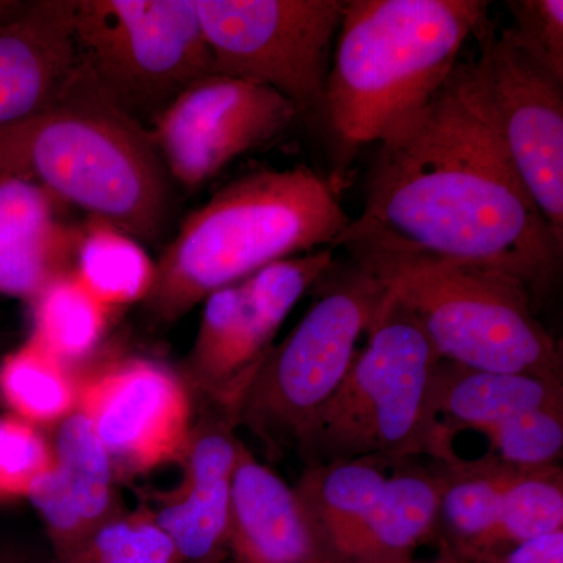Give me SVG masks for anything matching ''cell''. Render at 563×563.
Listing matches in <instances>:
<instances>
[{
  "instance_id": "1",
  "label": "cell",
  "mask_w": 563,
  "mask_h": 563,
  "mask_svg": "<svg viewBox=\"0 0 563 563\" xmlns=\"http://www.w3.org/2000/svg\"><path fill=\"white\" fill-rule=\"evenodd\" d=\"M498 269L536 302L554 287L563 243L518 176L479 62L459 63L412 121L379 143L365 206L336 240Z\"/></svg>"
},
{
  "instance_id": "2",
  "label": "cell",
  "mask_w": 563,
  "mask_h": 563,
  "mask_svg": "<svg viewBox=\"0 0 563 563\" xmlns=\"http://www.w3.org/2000/svg\"><path fill=\"white\" fill-rule=\"evenodd\" d=\"M0 173L140 243L157 242L172 221L176 185L150 128L111 101L80 60L46 109L0 132Z\"/></svg>"
},
{
  "instance_id": "3",
  "label": "cell",
  "mask_w": 563,
  "mask_h": 563,
  "mask_svg": "<svg viewBox=\"0 0 563 563\" xmlns=\"http://www.w3.org/2000/svg\"><path fill=\"white\" fill-rule=\"evenodd\" d=\"M350 222L332 185L306 166L244 174L181 221L155 262L144 310L155 324H174L274 262L335 250Z\"/></svg>"
},
{
  "instance_id": "4",
  "label": "cell",
  "mask_w": 563,
  "mask_h": 563,
  "mask_svg": "<svg viewBox=\"0 0 563 563\" xmlns=\"http://www.w3.org/2000/svg\"><path fill=\"white\" fill-rule=\"evenodd\" d=\"M490 27L481 0H346L322 110L333 136L350 150L390 139Z\"/></svg>"
},
{
  "instance_id": "5",
  "label": "cell",
  "mask_w": 563,
  "mask_h": 563,
  "mask_svg": "<svg viewBox=\"0 0 563 563\" xmlns=\"http://www.w3.org/2000/svg\"><path fill=\"white\" fill-rule=\"evenodd\" d=\"M368 342L303 433L295 454L306 466L373 459L395 465L428 455L457 457L437 412L442 358L420 321L385 290Z\"/></svg>"
},
{
  "instance_id": "6",
  "label": "cell",
  "mask_w": 563,
  "mask_h": 563,
  "mask_svg": "<svg viewBox=\"0 0 563 563\" xmlns=\"http://www.w3.org/2000/svg\"><path fill=\"white\" fill-rule=\"evenodd\" d=\"M340 247L412 312L442 361L563 383L561 347L537 320L523 282L473 263L368 243Z\"/></svg>"
},
{
  "instance_id": "7",
  "label": "cell",
  "mask_w": 563,
  "mask_h": 563,
  "mask_svg": "<svg viewBox=\"0 0 563 563\" xmlns=\"http://www.w3.org/2000/svg\"><path fill=\"white\" fill-rule=\"evenodd\" d=\"M321 284V295L290 335L272 347L236 407V424L273 461L295 453L339 390L385 295L384 285L352 262L346 268L335 263Z\"/></svg>"
},
{
  "instance_id": "8",
  "label": "cell",
  "mask_w": 563,
  "mask_h": 563,
  "mask_svg": "<svg viewBox=\"0 0 563 563\" xmlns=\"http://www.w3.org/2000/svg\"><path fill=\"white\" fill-rule=\"evenodd\" d=\"M74 40L111 101L147 128L214 74L196 0H74Z\"/></svg>"
},
{
  "instance_id": "9",
  "label": "cell",
  "mask_w": 563,
  "mask_h": 563,
  "mask_svg": "<svg viewBox=\"0 0 563 563\" xmlns=\"http://www.w3.org/2000/svg\"><path fill=\"white\" fill-rule=\"evenodd\" d=\"M346 0H196L214 74L279 92L299 117L324 110Z\"/></svg>"
},
{
  "instance_id": "10",
  "label": "cell",
  "mask_w": 563,
  "mask_h": 563,
  "mask_svg": "<svg viewBox=\"0 0 563 563\" xmlns=\"http://www.w3.org/2000/svg\"><path fill=\"white\" fill-rule=\"evenodd\" d=\"M333 266V247H324L274 262L211 292L202 302L198 333L181 366L190 391L235 413L282 324Z\"/></svg>"
},
{
  "instance_id": "11",
  "label": "cell",
  "mask_w": 563,
  "mask_h": 563,
  "mask_svg": "<svg viewBox=\"0 0 563 563\" xmlns=\"http://www.w3.org/2000/svg\"><path fill=\"white\" fill-rule=\"evenodd\" d=\"M298 118L296 107L272 88L211 74L174 99L150 131L174 185L196 190Z\"/></svg>"
},
{
  "instance_id": "12",
  "label": "cell",
  "mask_w": 563,
  "mask_h": 563,
  "mask_svg": "<svg viewBox=\"0 0 563 563\" xmlns=\"http://www.w3.org/2000/svg\"><path fill=\"white\" fill-rule=\"evenodd\" d=\"M77 409L98 433L118 479L180 463L195 426L180 374L147 358L109 363L80 377Z\"/></svg>"
},
{
  "instance_id": "13",
  "label": "cell",
  "mask_w": 563,
  "mask_h": 563,
  "mask_svg": "<svg viewBox=\"0 0 563 563\" xmlns=\"http://www.w3.org/2000/svg\"><path fill=\"white\" fill-rule=\"evenodd\" d=\"M485 85L507 154L563 243V84L520 49L509 31L479 38Z\"/></svg>"
},
{
  "instance_id": "14",
  "label": "cell",
  "mask_w": 563,
  "mask_h": 563,
  "mask_svg": "<svg viewBox=\"0 0 563 563\" xmlns=\"http://www.w3.org/2000/svg\"><path fill=\"white\" fill-rule=\"evenodd\" d=\"M207 406V413L192 426L180 461L179 487L158 493L155 506H147L184 563L207 561L228 551L233 472L242 442L235 435V413Z\"/></svg>"
},
{
  "instance_id": "15",
  "label": "cell",
  "mask_w": 563,
  "mask_h": 563,
  "mask_svg": "<svg viewBox=\"0 0 563 563\" xmlns=\"http://www.w3.org/2000/svg\"><path fill=\"white\" fill-rule=\"evenodd\" d=\"M55 428L54 465L27 499L60 559L122 510L117 473L90 420L77 409Z\"/></svg>"
},
{
  "instance_id": "16",
  "label": "cell",
  "mask_w": 563,
  "mask_h": 563,
  "mask_svg": "<svg viewBox=\"0 0 563 563\" xmlns=\"http://www.w3.org/2000/svg\"><path fill=\"white\" fill-rule=\"evenodd\" d=\"M79 66L74 0H33L0 21V132L38 114Z\"/></svg>"
},
{
  "instance_id": "17",
  "label": "cell",
  "mask_w": 563,
  "mask_h": 563,
  "mask_svg": "<svg viewBox=\"0 0 563 563\" xmlns=\"http://www.w3.org/2000/svg\"><path fill=\"white\" fill-rule=\"evenodd\" d=\"M80 229L38 185L0 173V296L31 303L73 273Z\"/></svg>"
},
{
  "instance_id": "18",
  "label": "cell",
  "mask_w": 563,
  "mask_h": 563,
  "mask_svg": "<svg viewBox=\"0 0 563 563\" xmlns=\"http://www.w3.org/2000/svg\"><path fill=\"white\" fill-rule=\"evenodd\" d=\"M232 563H324L292 487L240 443L228 542Z\"/></svg>"
},
{
  "instance_id": "19",
  "label": "cell",
  "mask_w": 563,
  "mask_h": 563,
  "mask_svg": "<svg viewBox=\"0 0 563 563\" xmlns=\"http://www.w3.org/2000/svg\"><path fill=\"white\" fill-rule=\"evenodd\" d=\"M379 501L331 563L393 562L412 558L439 523L442 479L413 461L396 463Z\"/></svg>"
},
{
  "instance_id": "20",
  "label": "cell",
  "mask_w": 563,
  "mask_h": 563,
  "mask_svg": "<svg viewBox=\"0 0 563 563\" xmlns=\"http://www.w3.org/2000/svg\"><path fill=\"white\" fill-rule=\"evenodd\" d=\"M563 406V383L531 374L477 372L442 361L437 412L451 439L462 429L498 424L531 410Z\"/></svg>"
},
{
  "instance_id": "21",
  "label": "cell",
  "mask_w": 563,
  "mask_h": 563,
  "mask_svg": "<svg viewBox=\"0 0 563 563\" xmlns=\"http://www.w3.org/2000/svg\"><path fill=\"white\" fill-rule=\"evenodd\" d=\"M388 463L358 459L306 466L292 487L324 562L339 558L387 484Z\"/></svg>"
},
{
  "instance_id": "22",
  "label": "cell",
  "mask_w": 563,
  "mask_h": 563,
  "mask_svg": "<svg viewBox=\"0 0 563 563\" xmlns=\"http://www.w3.org/2000/svg\"><path fill=\"white\" fill-rule=\"evenodd\" d=\"M435 468L442 479L437 528L446 532L443 542L476 561H487L496 553L503 496L517 468L490 454L476 461L457 455L435 462Z\"/></svg>"
},
{
  "instance_id": "23",
  "label": "cell",
  "mask_w": 563,
  "mask_h": 563,
  "mask_svg": "<svg viewBox=\"0 0 563 563\" xmlns=\"http://www.w3.org/2000/svg\"><path fill=\"white\" fill-rule=\"evenodd\" d=\"M73 273L103 306L114 310L146 299L155 262L132 236L90 220L81 225Z\"/></svg>"
},
{
  "instance_id": "24",
  "label": "cell",
  "mask_w": 563,
  "mask_h": 563,
  "mask_svg": "<svg viewBox=\"0 0 563 563\" xmlns=\"http://www.w3.org/2000/svg\"><path fill=\"white\" fill-rule=\"evenodd\" d=\"M80 377L27 339L0 362V399L10 413L41 428L57 426L79 406Z\"/></svg>"
},
{
  "instance_id": "25",
  "label": "cell",
  "mask_w": 563,
  "mask_h": 563,
  "mask_svg": "<svg viewBox=\"0 0 563 563\" xmlns=\"http://www.w3.org/2000/svg\"><path fill=\"white\" fill-rule=\"evenodd\" d=\"M31 306L32 339L70 369L95 354L113 312L92 296L74 273L52 282Z\"/></svg>"
},
{
  "instance_id": "26",
  "label": "cell",
  "mask_w": 563,
  "mask_h": 563,
  "mask_svg": "<svg viewBox=\"0 0 563 563\" xmlns=\"http://www.w3.org/2000/svg\"><path fill=\"white\" fill-rule=\"evenodd\" d=\"M558 531H563L562 466L515 470L503 496L495 555Z\"/></svg>"
},
{
  "instance_id": "27",
  "label": "cell",
  "mask_w": 563,
  "mask_h": 563,
  "mask_svg": "<svg viewBox=\"0 0 563 563\" xmlns=\"http://www.w3.org/2000/svg\"><path fill=\"white\" fill-rule=\"evenodd\" d=\"M55 563H184L150 507L120 512Z\"/></svg>"
},
{
  "instance_id": "28",
  "label": "cell",
  "mask_w": 563,
  "mask_h": 563,
  "mask_svg": "<svg viewBox=\"0 0 563 563\" xmlns=\"http://www.w3.org/2000/svg\"><path fill=\"white\" fill-rule=\"evenodd\" d=\"M479 432L490 444L488 454L506 465L518 470L550 468L562 459L563 406L517 415Z\"/></svg>"
},
{
  "instance_id": "29",
  "label": "cell",
  "mask_w": 563,
  "mask_h": 563,
  "mask_svg": "<svg viewBox=\"0 0 563 563\" xmlns=\"http://www.w3.org/2000/svg\"><path fill=\"white\" fill-rule=\"evenodd\" d=\"M52 465V444L40 428L11 413L0 417V503L27 499Z\"/></svg>"
},
{
  "instance_id": "30",
  "label": "cell",
  "mask_w": 563,
  "mask_h": 563,
  "mask_svg": "<svg viewBox=\"0 0 563 563\" xmlns=\"http://www.w3.org/2000/svg\"><path fill=\"white\" fill-rule=\"evenodd\" d=\"M507 9L514 18L507 31L515 43L563 84L562 0H509Z\"/></svg>"
},
{
  "instance_id": "31",
  "label": "cell",
  "mask_w": 563,
  "mask_h": 563,
  "mask_svg": "<svg viewBox=\"0 0 563 563\" xmlns=\"http://www.w3.org/2000/svg\"><path fill=\"white\" fill-rule=\"evenodd\" d=\"M483 563H563V531L515 544Z\"/></svg>"
},
{
  "instance_id": "32",
  "label": "cell",
  "mask_w": 563,
  "mask_h": 563,
  "mask_svg": "<svg viewBox=\"0 0 563 563\" xmlns=\"http://www.w3.org/2000/svg\"><path fill=\"white\" fill-rule=\"evenodd\" d=\"M331 563V562H324ZM374 563H483L476 561V559L468 558V555L462 554L461 551L454 550L453 547H450L448 543H442V550H440V554L437 555L433 561H413L410 559H401V561H393V562H374Z\"/></svg>"
},
{
  "instance_id": "33",
  "label": "cell",
  "mask_w": 563,
  "mask_h": 563,
  "mask_svg": "<svg viewBox=\"0 0 563 563\" xmlns=\"http://www.w3.org/2000/svg\"><path fill=\"white\" fill-rule=\"evenodd\" d=\"M0 563H35L16 548H0Z\"/></svg>"
},
{
  "instance_id": "34",
  "label": "cell",
  "mask_w": 563,
  "mask_h": 563,
  "mask_svg": "<svg viewBox=\"0 0 563 563\" xmlns=\"http://www.w3.org/2000/svg\"><path fill=\"white\" fill-rule=\"evenodd\" d=\"M20 5L21 2H16V0H0V21L13 14L14 11L20 9Z\"/></svg>"
},
{
  "instance_id": "35",
  "label": "cell",
  "mask_w": 563,
  "mask_h": 563,
  "mask_svg": "<svg viewBox=\"0 0 563 563\" xmlns=\"http://www.w3.org/2000/svg\"><path fill=\"white\" fill-rule=\"evenodd\" d=\"M191 563H232V562H231V558H229L228 551H222V553L213 555V558L207 559V561L191 562Z\"/></svg>"
}]
</instances>
